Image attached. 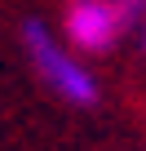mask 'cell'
Returning <instances> with one entry per match:
<instances>
[{
  "mask_svg": "<svg viewBox=\"0 0 146 151\" xmlns=\"http://www.w3.org/2000/svg\"><path fill=\"white\" fill-rule=\"evenodd\" d=\"M18 40H22V53H27V67L36 76V85L44 93H53L71 111L102 107V80H98L93 62L80 58L44 18H27L18 27Z\"/></svg>",
  "mask_w": 146,
  "mask_h": 151,
  "instance_id": "6da1fadb",
  "label": "cell"
},
{
  "mask_svg": "<svg viewBox=\"0 0 146 151\" xmlns=\"http://www.w3.org/2000/svg\"><path fill=\"white\" fill-rule=\"evenodd\" d=\"M58 36L80 58H89V62L93 58H111L120 45H128L124 18L115 9V0H62Z\"/></svg>",
  "mask_w": 146,
  "mask_h": 151,
  "instance_id": "7a4b0ae2",
  "label": "cell"
},
{
  "mask_svg": "<svg viewBox=\"0 0 146 151\" xmlns=\"http://www.w3.org/2000/svg\"><path fill=\"white\" fill-rule=\"evenodd\" d=\"M115 9L124 18V36L137 53H146V0H115Z\"/></svg>",
  "mask_w": 146,
  "mask_h": 151,
  "instance_id": "3957f363",
  "label": "cell"
}]
</instances>
